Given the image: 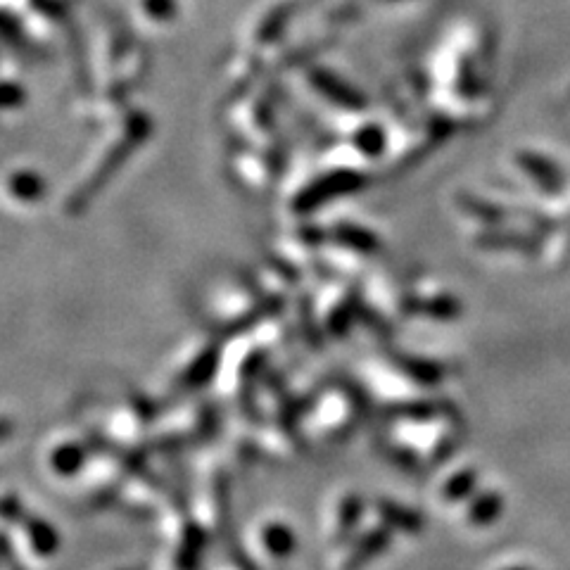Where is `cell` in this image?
Returning a JSON list of instances; mask_svg holds the SVG:
<instances>
[{
    "label": "cell",
    "instance_id": "cell-1",
    "mask_svg": "<svg viewBox=\"0 0 570 570\" xmlns=\"http://www.w3.org/2000/svg\"><path fill=\"white\" fill-rule=\"evenodd\" d=\"M392 544V530L388 525H380V528H373L366 532L361 540L354 544V549L350 551L345 561V570H361L369 566L371 561H376L380 554H385Z\"/></svg>",
    "mask_w": 570,
    "mask_h": 570
},
{
    "label": "cell",
    "instance_id": "cell-2",
    "mask_svg": "<svg viewBox=\"0 0 570 570\" xmlns=\"http://www.w3.org/2000/svg\"><path fill=\"white\" fill-rule=\"evenodd\" d=\"M376 511L380 521H383V525H388L390 530L407 532V535H418V532L423 530L421 513L409 509V506L392 502V499H378Z\"/></svg>",
    "mask_w": 570,
    "mask_h": 570
},
{
    "label": "cell",
    "instance_id": "cell-3",
    "mask_svg": "<svg viewBox=\"0 0 570 570\" xmlns=\"http://www.w3.org/2000/svg\"><path fill=\"white\" fill-rule=\"evenodd\" d=\"M395 364L402 369L414 383L421 385H440L445 378V369L442 364L430 359H418V357H397Z\"/></svg>",
    "mask_w": 570,
    "mask_h": 570
},
{
    "label": "cell",
    "instance_id": "cell-4",
    "mask_svg": "<svg viewBox=\"0 0 570 570\" xmlns=\"http://www.w3.org/2000/svg\"><path fill=\"white\" fill-rule=\"evenodd\" d=\"M504 513V497L499 492H483L471 502V509H468V523L480 525H492L494 521H499V516Z\"/></svg>",
    "mask_w": 570,
    "mask_h": 570
},
{
    "label": "cell",
    "instance_id": "cell-5",
    "mask_svg": "<svg viewBox=\"0 0 570 570\" xmlns=\"http://www.w3.org/2000/svg\"><path fill=\"white\" fill-rule=\"evenodd\" d=\"M478 490V471H471V468H464L452 478L447 480L445 490H442V497L445 502H464V499L471 497V494Z\"/></svg>",
    "mask_w": 570,
    "mask_h": 570
},
{
    "label": "cell",
    "instance_id": "cell-6",
    "mask_svg": "<svg viewBox=\"0 0 570 570\" xmlns=\"http://www.w3.org/2000/svg\"><path fill=\"white\" fill-rule=\"evenodd\" d=\"M361 516H364V502H361V497H357V494H350V497L340 504V523H338L340 535L342 537L350 535V532L359 525Z\"/></svg>",
    "mask_w": 570,
    "mask_h": 570
},
{
    "label": "cell",
    "instance_id": "cell-7",
    "mask_svg": "<svg viewBox=\"0 0 570 570\" xmlns=\"http://www.w3.org/2000/svg\"><path fill=\"white\" fill-rule=\"evenodd\" d=\"M395 418H404V421H430L440 409L430 402H411V404H397V407L388 409Z\"/></svg>",
    "mask_w": 570,
    "mask_h": 570
},
{
    "label": "cell",
    "instance_id": "cell-8",
    "mask_svg": "<svg viewBox=\"0 0 570 570\" xmlns=\"http://www.w3.org/2000/svg\"><path fill=\"white\" fill-rule=\"evenodd\" d=\"M264 542H266V547L278 556H288L295 547L293 532H290L288 528H283V525H271V528L266 530Z\"/></svg>",
    "mask_w": 570,
    "mask_h": 570
},
{
    "label": "cell",
    "instance_id": "cell-9",
    "mask_svg": "<svg viewBox=\"0 0 570 570\" xmlns=\"http://www.w3.org/2000/svg\"><path fill=\"white\" fill-rule=\"evenodd\" d=\"M504 570H532L528 566H513V568H504Z\"/></svg>",
    "mask_w": 570,
    "mask_h": 570
}]
</instances>
